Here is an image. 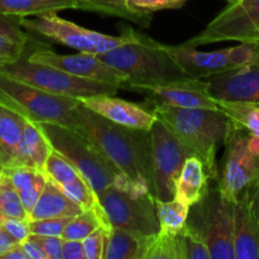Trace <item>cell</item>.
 Returning <instances> with one entry per match:
<instances>
[{
  "instance_id": "obj_39",
  "label": "cell",
  "mask_w": 259,
  "mask_h": 259,
  "mask_svg": "<svg viewBox=\"0 0 259 259\" xmlns=\"http://www.w3.org/2000/svg\"><path fill=\"white\" fill-rule=\"evenodd\" d=\"M108 230L106 228L101 227L82 240L85 259H104Z\"/></svg>"
},
{
  "instance_id": "obj_24",
  "label": "cell",
  "mask_w": 259,
  "mask_h": 259,
  "mask_svg": "<svg viewBox=\"0 0 259 259\" xmlns=\"http://www.w3.org/2000/svg\"><path fill=\"white\" fill-rule=\"evenodd\" d=\"M80 9L78 0H0V15L34 17L50 12Z\"/></svg>"
},
{
  "instance_id": "obj_46",
  "label": "cell",
  "mask_w": 259,
  "mask_h": 259,
  "mask_svg": "<svg viewBox=\"0 0 259 259\" xmlns=\"http://www.w3.org/2000/svg\"><path fill=\"white\" fill-rule=\"evenodd\" d=\"M2 258L3 259H29L28 258L27 253H25L24 249H23L22 244H19V243L15 244L9 252L5 253Z\"/></svg>"
},
{
  "instance_id": "obj_45",
  "label": "cell",
  "mask_w": 259,
  "mask_h": 259,
  "mask_svg": "<svg viewBox=\"0 0 259 259\" xmlns=\"http://www.w3.org/2000/svg\"><path fill=\"white\" fill-rule=\"evenodd\" d=\"M15 244H18V243L13 239L12 235H10L9 233L3 228V225L0 224V258H2L5 253L9 252Z\"/></svg>"
},
{
  "instance_id": "obj_10",
  "label": "cell",
  "mask_w": 259,
  "mask_h": 259,
  "mask_svg": "<svg viewBox=\"0 0 259 259\" xmlns=\"http://www.w3.org/2000/svg\"><path fill=\"white\" fill-rule=\"evenodd\" d=\"M249 132L232 123L224 143V154L218 163V185L223 194L232 201L252 186L259 175V157L248 147Z\"/></svg>"
},
{
  "instance_id": "obj_20",
  "label": "cell",
  "mask_w": 259,
  "mask_h": 259,
  "mask_svg": "<svg viewBox=\"0 0 259 259\" xmlns=\"http://www.w3.org/2000/svg\"><path fill=\"white\" fill-rule=\"evenodd\" d=\"M32 42L30 33L22 25V18L0 15V67L19 60Z\"/></svg>"
},
{
  "instance_id": "obj_47",
  "label": "cell",
  "mask_w": 259,
  "mask_h": 259,
  "mask_svg": "<svg viewBox=\"0 0 259 259\" xmlns=\"http://www.w3.org/2000/svg\"><path fill=\"white\" fill-rule=\"evenodd\" d=\"M248 147H249L250 152L255 156L259 157V136H254V134H250L248 137Z\"/></svg>"
},
{
  "instance_id": "obj_40",
  "label": "cell",
  "mask_w": 259,
  "mask_h": 259,
  "mask_svg": "<svg viewBox=\"0 0 259 259\" xmlns=\"http://www.w3.org/2000/svg\"><path fill=\"white\" fill-rule=\"evenodd\" d=\"M0 224L17 243H24L32 235L29 220L18 218H0Z\"/></svg>"
},
{
  "instance_id": "obj_22",
  "label": "cell",
  "mask_w": 259,
  "mask_h": 259,
  "mask_svg": "<svg viewBox=\"0 0 259 259\" xmlns=\"http://www.w3.org/2000/svg\"><path fill=\"white\" fill-rule=\"evenodd\" d=\"M210 176L201 159L189 157L182 167L176 186V199L187 205H194L202 199L209 189Z\"/></svg>"
},
{
  "instance_id": "obj_29",
  "label": "cell",
  "mask_w": 259,
  "mask_h": 259,
  "mask_svg": "<svg viewBox=\"0 0 259 259\" xmlns=\"http://www.w3.org/2000/svg\"><path fill=\"white\" fill-rule=\"evenodd\" d=\"M105 228L103 211H101L100 204L94 209L83 210L77 217L72 218L63 232V239L81 240L82 242L86 237L95 232L99 228Z\"/></svg>"
},
{
  "instance_id": "obj_33",
  "label": "cell",
  "mask_w": 259,
  "mask_h": 259,
  "mask_svg": "<svg viewBox=\"0 0 259 259\" xmlns=\"http://www.w3.org/2000/svg\"><path fill=\"white\" fill-rule=\"evenodd\" d=\"M187 0H125V8L131 14L136 15L149 25L151 15L159 10L179 9Z\"/></svg>"
},
{
  "instance_id": "obj_1",
  "label": "cell",
  "mask_w": 259,
  "mask_h": 259,
  "mask_svg": "<svg viewBox=\"0 0 259 259\" xmlns=\"http://www.w3.org/2000/svg\"><path fill=\"white\" fill-rule=\"evenodd\" d=\"M75 116L76 131L88 137L129 181L156 197L151 131L113 123L81 101L75 109Z\"/></svg>"
},
{
  "instance_id": "obj_5",
  "label": "cell",
  "mask_w": 259,
  "mask_h": 259,
  "mask_svg": "<svg viewBox=\"0 0 259 259\" xmlns=\"http://www.w3.org/2000/svg\"><path fill=\"white\" fill-rule=\"evenodd\" d=\"M234 205L210 179L206 194L190 206L185 228L206 244L211 259H235Z\"/></svg>"
},
{
  "instance_id": "obj_23",
  "label": "cell",
  "mask_w": 259,
  "mask_h": 259,
  "mask_svg": "<svg viewBox=\"0 0 259 259\" xmlns=\"http://www.w3.org/2000/svg\"><path fill=\"white\" fill-rule=\"evenodd\" d=\"M4 172L10 177L13 185L19 194L25 211L29 214L45 190L48 181L47 176L40 169L27 166V164L5 169Z\"/></svg>"
},
{
  "instance_id": "obj_42",
  "label": "cell",
  "mask_w": 259,
  "mask_h": 259,
  "mask_svg": "<svg viewBox=\"0 0 259 259\" xmlns=\"http://www.w3.org/2000/svg\"><path fill=\"white\" fill-rule=\"evenodd\" d=\"M62 259H85L82 242L81 240L63 239Z\"/></svg>"
},
{
  "instance_id": "obj_15",
  "label": "cell",
  "mask_w": 259,
  "mask_h": 259,
  "mask_svg": "<svg viewBox=\"0 0 259 259\" xmlns=\"http://www.w3.org/2000/svg\"><path fill=\"white\" fill-rule=\"evenodd\" d=\"M204 80L215 100L259 104V57L249 65Z\"/></svg>"
},
{
  "instance_id": "obj_14",
  "label": "cell",
  "mask_w": 259,
  "mask_h": 259,
  "mask_svg": "<svg viewBox=\"0 0 259 259\" xmlns=\"http://www.w3.org/2000/svg\"><path fill=\"white\" fill-rule=\"evenodd\" d=\"M131 90L142 94L149 109L154 106H171L219 110L217 100L209 93L207 81L204 78H187L162 85L136 86Z\"/></svg>"
},
{
  "instance_id": "obj_43",
  "label": "cell",
  "mask_w": 259,
  "mask_h": 259,
  "mask_svg": "<svg viewBox=\"0 0 259 259\" xmlns=\"http://www.w3.org/2000/svg\"><path fill=\"white\" fill-rule=\"evenodd\" d=\"M22 247L29 259H48L40 243L33 235H30L24 243H22Z\"/></svg>"
},
{
  "instance_id": "obj_36",
  "label": "cell",
  "mask_w": 259,
  "mask_h": 259,
  "mask_svg": "<svg viewBox=\"0 0 259 259\" xmlns=\"http://www.w3.org/2000/svg\"><path fill=\"white\" fill-rule=\"evenodd\" d=\"M179 240L181 259H211L206 244L186 228L179 232Z\"/></svg>"
},
{
  "instance_id": "obj_34",
  "label": "cell",
  "mask_w": 259,
  "mask_h": 259,
  "mask_svg": "<svg viewBox=\"0 0 259 259\" xmlns=\"http://www.w3.org/2000/svg\"><path fill=\"white\" fill-rule=\"evenodd\" d=\"M58 187H60L72 201H75L76 204L80 205L83 210L94 209V207H96L99 205L98 194H96L95 190L91 187V185L89 184V181L82 176V175L78 176L77 179L73 180V181Z\"/></svg>"
},
{
  "instance_id": "obj_9",
  "label": "cell",
  "mask_w": 259,
  "mask_h": 259,
  "mask_svg": "<svg viewBox=\"0 0 259 259\" xmlns=\"http://www.w3.org/2000/svg\"><path fill=\"white\" fill-rule=\"evenodd\" d=\"M0 72L47 93L78 100L96 95H116L120 89V86L115 83L88 80L52 66L32 62L27 53L19 60L0 67Z\"/></svg>"
},
{
  "instance_id": "obj_25",
  "label": "cell",
  "mask_w": 259,
  "mask_h": 259,
  "mask_svg": "<svg viewBox=\"0 0 259 259\" xmlns=\"http://www.w3.org/2000/svg\"><path fill=\"white\" fill-rule=\"evenodd\" d=\"M146 239L120 228H110L106 232L104 259H142Z\"/></svg>"
},
{
  "instance_id": "obj_13",
  "label": "cell",
  "mask_w": 259,
  "mask_h": 259,
  "mask_svg": "<svg viewBox=\"0 0 259 259\" xmlns=\"http://www.w3.org/2000/svg\"><path fill=\"white\" fill-rule=\"evenodd\" d=\"M27 56L32 62L52 66L88 80L115 83L119 86L125 81L123 73L106 65L98 55L93 53L78 52L76 55H60L33 39Z\"/></svg>"
},
{
  "instance_id": "obj_21",
  "label": "cell",
  "mask_w": 259,
  "mask_h": 259,
  "mask_svg": "<svg viewBox=\"0 0 259 259\" xmlns=\"http://www.w3.org/2000/svg\"><path fill=\"white\" fill-rule=\"evenodd\" d=\"M82 211L83 209L80 205L72 201L57 185L48 180L39 199L28 214V220L33 222L53 218L77 217Z\"/></svg>"
},
{
  "instance_id": "obj_8",
  "label": "cell",
  "mask_w": 259,
  "mask_h": 259,
  "mask_svg": "<svg viewBox=\"0 0 259 259\" xmlns=\"http://www.w3.org/2000/svg\"><path fill=\"white\" fill-rule=\"evenodd\" d=\"M99 204L109 228H120L141 238L158 234L156 197L139 187H106L98 194Z\"/></svg>"
},
{
  "instance_id": "obj_30",
  "label": "cell",
  "mask_w": 259,
  "mask_h": 259,
  "mask_svg": "<svg viewBox=\"0 0 259 259\" xmlns=\"http://www.w3.org/2000/svg\"><path fill=\"white\" fill-rule=\"evenodd\" d=\"M142 259H181L179 233L167 234L159 232L147 238Z\"/></svg>"
},
{
  "instance_id": "obj_2",
  "label": "cell",
  "mask_w": 259,
  "mask_h": 259,
  "mask_svg": "<svg viewBox=\"0 0 259 259\" xmlns=\"http://www.w3.org/2000/svg\"><path fill=\"white\" fill-rule=\"evenodd\" d=\"M151 110L168 126L191 156L201 159L210 179H218V149L224 147L232 120L223 111L214 109L154 106Z\"/></svg>"
},
{
  "instance_id": "obj_31",
  "label": "cell",
  "mask_w": 259,
  "mask_h": 259,
  "mask_svg": "<svg viewBox=\"0 0 259 259\" xmlns=\"http://www.w3.org/2000/svg\"><path fill=\"white\" fill-rule=\"evenodd\" d=\"M0 218L28 219V212L23 206L19 194L5 172L0 177Z\"/></svg>"
},
{
  "instance_id": "obj_18",
  "label": "cell",
  "mask_w": 259,
  "mask_h": 259,
  "mask_svg": "<svg viewBox=\"0 0 259 259\" xmlns=\"http://www.w3.org/2000/svg\"><path fill=\"white\" fill-rule=\"evenodd\" d=\"M24 116L0 103V163L5 169L27 164L24 151Z\"/></svg>"
},
{
  "instance_id": "obj_49",
  "label": "cell",
  "mask_w": 259,
  "mask_h": 259,
  "mask_svg": "<svg viewBox=\"0 0 259 259\" xmlns=\"http://www.w3.org/2000/svg\"><path fill=\"white\" fill-rule=\"evenodd\" d=\"M227 2H229V4H232V3H235V2H238V0H227Z\"/></svg>"
},
{
  "instance_id": "obj_26",
  "label": "cell",
  "mask_w": 259,
  "mask_h": 259,
  "mask_svg": "<svg viewBox=\"0 0 259 259\" xmlns=\"http://www.w3.org/2000/svg\"><path fill=\"white\" fill-rule=\"evenodd\" d=\"M23 139H24V151L28 166L43 171L48 156L52 152V146L46 134L43 133L39 124L25 119Z\"/></svg>"
},
{
  "instance_id": "obj_17",
  "label": "cell",
  "mask_w": 259,
  "mask_h": 259,
  "mask_svg": "<svg viewBox=\"0 0 259 259\" xmlns=\"http://www.w3.org/2000/svg\"><path fill=\"white\" fill-rule=\"evenodd\" d=\"M167 51L190 78H209L234 70L229 48L204 52L189 45L167 46Z\"/></svg>"
},
{
  "instance_id": "obj_28",
  "label": "cell",
  "mask_w": 259,
  "mask_h": 259,
  "mask_svg": "<svg viewBox=\"0 0 259 259\" xmlns=\"http://www.w3.org/2000/svg\"><path fill=\"white\" fill-rule=\"evenodd\" d=\"M218 108L232 120L233 124L259 136V104L235 103L217 100Z\"/></svg>"
},
{
  "instance_id": "obj_37",
  "label": "cell",
  "mask_w": 259,
  "mask_h": 259,
  "mask_svg": "<svg viewBox=\"0 0 259 259\" xmlns=\"http://www.w3.org/2000/svg\"><path fill=\"white\" fill-rule=\"evenodd\" d=\"M75 217L53 218V219L33 220L29 222L30 232L33 235H42V237H62L68 223Z\"/></svg>"
},
{
  "instance_id": "obj_35",
  "label": "cell",
  "mask_w": 259,
  "mask_h": 259,
  "mask_svg": "<svg viewBox=\"0 0 259 259\" xmlns=\"http://www.w3.org/2000/svg\"><path fill=\"white\" fill-rule=\"evenodd\" d=\"M81 4V10L88 12L100 13L105 15H113V17L125 18L141 27H147L146 23L137 18L136 15L131 14L125 8V0H78Z\"/></svg>"
},
{
  "instance_id": "obj_3",
  "label": "cell",
  "mask_w": 259,
  "mask_h": 259,
  "mask_svg": "<svg viewBox=\"0 0 259 259\" xmlns=\"http://www.w3.org/2000/svg\"><path fill=\"white\" fill-rule=\"evenodd\" d=\"M103 62L121 72L125 81L120 89L162 85L190 78L172 58L166 45L142 35L136 43H126L98 55Z\"/></svg>"
},
{
  "instance_id": "obj_11",
  "label": "cell",
  "mask_w": 259,
  "mask_h": 259,
  "mask_svg": "<svg viewBox=\"0 0 259 259\" xmlns=\"http://www.w3.org/2000/svg\"><path fill=\"white\" fill-rule=\"evenodd\" d=\"M227 40L259 42V0L232 3L201 33L190 38L185 45L197 47Z\"/></svg>"
},
{
  "instance_id": "obj_12",
  "label": "cell",
  "mask_w": 259,
  "mask_h": 259,
  "mask_svg": "<svg viewBox=\"0 0 259 259\" xmlns=\"http://www.w3.org/2000/svg\"><path fill=\"white\" fill-rule=\"evenodd\" d=\"M151 136L154 194L156 199L167 201L176 197V186L182 167L186 159L192 156L159 119H157L152 126Z\"/></svg>"
},
{
  "instance_id": "obj_16",
  "label": "cell",
  "mask_w": 259,
  "mask_h": 259,
  "mask_svg": "<svg viewBox=\"0 0 259 259\" xmlns=\"http://www.w3.org/2000/svg\"><path fill=\"white\" fill-rule=\"evenodd\" d=\"M81 103L103 118L126 128L151 131L157 116L147 105L134 104L115 95H96L80 99Z\"/></svg>"
},
{
  "instance_id": "obj_48",
  "label": "cell",
  "mask_w": 259,
  "mask_h": 259,
  "mask_svg": "<svg viewBox=\"0 0 259 259\" xmlns=\"http://www.w3.org/2000/svg\"><path fill=\"white\" fill-rule=\"evenodd\" d=\"M3 174H4V167H3V164L0 163V177H2Z\"/></svg>"
},
{
  "instance_id": "obj_19",
  "label": "cell",
  "mask_w": 259,
  "mask_h": 259,
  "mask_svg": "<svg viewBox=\"0 0 259 259\" xmlns=\"http://www.w3.org/2000/svg\"><path fill=\"white\" fill-rule=\"evenodd\" d=\"M234 250L235 259H259V222L245 195L234 205Z\"/></svg>"
},
{
  "instance_id": "obj_7",
  "label": "cell",
  "mask_w": 259,
  "mask_h": 259,
  "mask_svg": "<svg viewBox=\"0 0 259 259\" xmlns=\"http://www.w3.org/2000/svg\"><path fill=\"white\" fill-rule=\"evenodd\" d=\"M22 25L30 34L93 55H100L126 43L139 42L143 35L132 28H123L120 35L95 32L58 17V12L43 13L32 19L22 18Z\"/></svg>"
},
{
  "instance_id": "obj_32",
  "label": "cell",
  "mask_w": 259,
  "mask_h": 259,
  "mask_svg": "<svg viewBox=\"0 0 259 259\" xmlns=\"http://www.w3.org/2000/svg\"><path fill=\"white\" fill-rule=\"evenodd\" d=\"M43 172L47 176V179L57 186L68 184V182L73 181L78 176H81L78 169L67 158H65L62 154L58 153L53 148L48 156Z\"/></svg>"
},
{
  "instance_id": "obj_38",
  "label": "cell",
  "mask_w": 259,
  "mask_h": 259,
  "mask_svg": "<svg viewBox=\"0 0 259 259\" xmlns=\"http://www.w3.org/2000/svg\"><path fill=\"white\" fill-rule=\"evenodd\" d=\"M229 53L234 68L243 67L259 57V42H240V45L229 47Z\"/></svg>"
},
{
  "instance_id": "obj_27",
  "label": "cell",
  "mask_w": 259,
  "mask_h": 259,
  "mask_svg": "<svg viewBox=\"0 0 259 259\" xmlns=\"http://www.w3.org/2000/svg\"><path fill=\"white\" fill-rule=\"evenodd\" d=\"M156 210L161 230L159 232L167 234H176L185 228L189 218L190 205L185 204L179 199L162 200L156 199Z\"/></svg>"
},
{
  "instance_id": "obj_41",
  "label": "cell",
  "mask_w": 259,
  "mask_h": 259,
  "mask_svg": "<svg viewBox=\"0 0 259 259\" xmlns=\"http://www.w3.org/2000/svg\"><path fill=\"white\" fill-rule=\"evenodd\" d=\"M33 237L40 243V245H42L43 249H45L48 259H62V237H42V235H33Z\"/></svg>"
},
{
  "instance_id": "obj_4",
  "label": "cell",
  "mask_w": 259,
  "mask_h": 259,
  "mask_svg": "<svg viewBox=\"0 0 259 259\" xmlns=\"http://www.w3.org/2000/svg\"><path fill=\"white\" fill-rule=\"evenodd\" d=\"M55 151L67 158L91 185L96 194L106 187L137 186L129 181L86 136L58 124H39ZM143 189V187H141ZM146 190V189H144Z\"/></svg>"
},
{
  "instance_id": "obj_6",
  "label": "cell",
  "mask_w": 259,
  "mask_h": 259,
  "mask_svg": "<svg viewBox=\"0 0 259 259\" xmlns=\"http://www.w3.org/2000/svg\"><path fill=\"white\" fill-rule=\"evenodd\" d=\"M0 103L37 124L76 126L75 109L80 100L55 95L0 72Z\"/></svg>"
},
{
  "instance_id": "obj_44",
  "label": "cell",
  "mask_w": 259,
  "mask_h": 259,
  "mask_svg": "<svg viewBox=\"0 0 259 259\" xmlns=\"http://www.w3.org/2000/svg\"><path fill=\"white\" fill-rule=\"evenodd\" d=\"M243 195H245L253 215H254L255 219L259 222V175L257 180L252 184V186H250Z\"/></svg>"
}]
</instances>
